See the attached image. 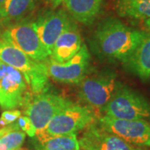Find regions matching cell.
Here are the masks:
<instances>
[{"label":"cell","mask_w":150,"mask_h":150,"mask_svg":"<svg viewBox=\"0 0 150 150\" xmlns=\"http://www.w3.org/2000/svg\"><path fill=\"white\" fill-rule=\"evenodd\" d=\"M100 128L138 147H150V123L143 119H120L106 115L98 118Z\"/></svg>","instance_id":"obj_9"},{"label":"cell","mask_w":150,"mask_h":150,"mask_svg":"<svg viewBox=\"0 0 150 150\" xmlns=\"http://www.w3.org/2000/svg\"><path fill=\"white\" fill-rule=\"evenodd\" d=\"M19 150H27V149H20Z\"/></svg>","instance_id":"obj_25"},{"label":"cell","mask_w":150,"mask_h":150,"mask_svg":"<svg viewBox=\"0 0 150 150\" xmlns=\"http://www.w3.org/2000/svg\"><path fill=\"white\" fill-rule=\"evenodd\" d=\"M45 1L52 8H57L64 2V0H45Z\"/></svg>","instance_id":"obj_23"},{"label":"cell","mask_w":150,"mask_h":150,"mask_svg":"<svg viewBox=\"0 0 150 150\" xmlns=\"http://www.w3.org/2000/svg\"><path fill=\"white\" fill-rule=\"evenodd\" d=\"M22 115L21 111L17 109H10L4 111L0 118V125L2 127H6L9 124L15 123L18 118Z\"/></svg>","instance_id":"obj_21"},{"label":"cell","mask_w":150,"mask_h":150,"mask_svg":"<svg viewBox=\"0 0 150 150\" xmlns=\"http://www.w3.org/2000/svg\"><path fill=\"white\" fill-rule=\"evenodd\" d=\"M72 101L48 90L38 94L33 98H27L23 106L24 113L32 121L38 137L43 132L48 123L54 116L69 106Z\"/></svg>","instance_id":"obj_6"},{"label":"cell","mask_w":150,"mask_h":150,"mask_svg":"<svg viewBox=\"0 0 150 150\" xmlns=\"http://www.w3.org/2000/svg\"><path fill=\"white\" fill-rule=\"evenodd\" d=\"M123 64L141 79H150V33Z\"/></svg>","instance_id":"obj_16"},{"label":"cell","mask_w":150,"mask_h":150,"mask_svg":"<svg viewBox=\"0 0 150 150\" xmlns=\"http://www.w3.org/2000/svg\"><path fill=\"white\" fill-rule=\"evenodd\" d=\"M72 22L64 10L50 11L40 16L35 21L39 38L48 55L55 41Z\"/></svg>","instance_id":"obj_12"},{"label":"cell","mask_w":150,"mask_h":150,"mask_svg":"<svg viewBox=\"0 0 150 150\" xmlns=\"http://www.w3.org/2000/svg\"><path fill=\"white\" fill-rule=\"evenodd\" d=\"M40 143L43 150H81L76 134L49 137Z\"/></svg>","instance_id":"obj_18"},{"label":"cell","mask_w":150,"mask_h":150,"mask_svg":"<svg viewBox=\"0 0 150 150\" xmlns=\"http://www.w3.org/2000/svg\"><path fill=\"white\" fill-rule=\"evenodd\" d=\"M96 118L98 117L91 108L72 103L51 119L37 138L41 142L49 137L76 134L94 123Z\"/></svg>","instance_id":"obj_4"},{"label":"cell","mask_w":150,"mask_h":150,"mask_svg":"<svg viewBox=\"0 0 150 150\" xmlns=\"http://www.w3.org/2000/svg\"><path fill=\"white\" fill-rule=\"evenodd\" d=\"M79 143L83 150H145L103 130L95 123L86 128Z\"/></svg>","instance_id":"obj_11"},{"label":"cell","mask_w":150,"mask_h":150,"mask_svg":"<svg viewBox=\"0 0 150 150\" xmlns=\"http://www.w3.org/2000/svg\"><path fill=\"white\" fill-rule=\"evenodd\" d=\"M1 38L35 61L44 62L49 57L38 34L35 21L22 19L12 23L2 33Z\"/></svg>","instance_id":"obj_7"},{"label":"cell","mask_w":150,"mask_h":150,"mask_svg":"<svg viewBox=\"0 0 150 150\" xmlns=\"http://www.w3.org/2000/svg\"><path fill=\"white\" fill-rule=\"evenodd\" d=\"M149 32L129 27L115 18H108L97 27L92 45L100 57L124 64Z\"/></svg>","instance_id":"obj_1"},{"label":"cell","mask_w":150,"mask_h":150,"mask_svg":"<svg viewBox=\"0 0 150 150\" xmlns=\"http://www.w3.org/2000/svg\"><path fill=\"white\" fill-rule=\"evenodd\" d=\"M6 0H0V15L3 12V9H4V4H5Z\"/></svg>","instance_id":"obj_24"},{"label":"cell","mask_w":150,"mask_h":150,"mask_svg":"<svg viewBox=\"0 0 150 150\" xmlns=\"http://www.w3.org/2000/svg\"><path fill=\"white\" fill-rule=\"evenodd\" d=\"M102 114L120 119L150 121V101L139 92L122 84L103 108Z\"/></svg>","instance_id":"obj_3"},{"label":"cell","mask_w":150,"mask_h":150,"mask_svg":"<svg viewBox=\"0 0 150 150\" xmlns=\"http://www.w3.org/2000/svg\"><path fill=\"white\" fill-rule=\"evenodd\" d=\"M28 88L18 70L0 61V107L10 110L23 106L28 98Z\"/></svg>","instance_id":"obj_10"},{"label":"cell","mask_w":150,"mask_h":150,"mask_svg":"<svg viewBox=\"0 0 150 150\" xmlns=\"http://www.w3.org/2000/svg\"><path fill=\"white\" fill-rule=\"evenodd\" d=\"M16 123L20 130L28 134L29 137H34L36 135L35 128L33 127L32 121L30 120V118H28L27 115H23V116L21 115L18 118Z\"/></svg>","instance_id":"obj_20"},{"label":"cell","mask_w":150,"mask_h":150,"mask_svg":"<svg viewBox=\"0 0 150 150\" xmlns=\"http://www.w3.org/2000/svg\"><path fill=\"white\" fill-rule=\"evenodd\" d=\"M19 129L16 122L12 123V124H9V125H8V126H6V127H4V128H2V129H0V137L3 136V135L5 134V133H7L8 131H9L11 129Z\"/></svg>","instance_id":"obj_22"},{"label":"cell","mask_w":150,"mask_h":150,"mask_svg":"<svg viewBox=\"0 0 150 150\" xmlns=\"http://www.w3.org/2000/svg\"><path fill=\"white\" fill-rule=\"evenodd\" d=\"M37 0H6L0 17L7 23H16L23 19L34 8Z\"/></svg>","instance_id":"obj_17"},{"label":"cell","mask_w":150,"mask_h":150,"mask_svg":"<svg viewBox=\"0 0 150 150\" xmlns=\"http://www.w3.org/2000/svg\"><path fill=\"white\" fill-rule=\"evenodd\" d=\"M90 54L84 43L72 59L59 63L49 58L44 62L48 69V77L65 84H79L88 74Z\"/></svg>","instance_id":"obj_8"},{"label":"cell","mask_w":150,"mask_h":150,"mask_svg":"<svg viewBox=\"0 0 150 150\" xmlns=\"http://www.w3.org/2000/svg\"><path fill=\"white\" fill-rule=\"evenodd\" d=\"M26 138L20 129H13L0 137V150H19Z\"/></svg>","instance_id":"obj_19"},{"label":"cell","mask_w":150,"mask_h":150,"mask_svg":"<svg viewBox=\"0 0 150 150\" xmlns=\"http://www.w3.org/2000/svg\"><path fill=\"white\" fill-rule=\"evenodd\" d=\"M118 15L139 23L150 33V0H118Z\"/></svg>","instance_id":"obj_15"},{"label":"cell","mask_w":150,"mask_h":150,"mask_svg":"<svg viewBox=\"0 0 150 150\" xmlns=\"http://www.w3.org/2000/svg\"><path fill=\"white\" fill-rule=\"evenodd\" d=\"M83 45L79 28L74 23L65 29L55 41L49 58L62 63L72 59Z\"/></svg>","instance_id":"obj_13"},{"label":"cell","mask_w":150,"mask_h":150,"mask_svg":"<svg viewBox=\"0 0 150 150\" xmlns=\"http://www.w3.org/2000/svg\"><path fill=\"white\" fill-rule=\"evenodd\" d=\"M0 61L18 70L33 94L48 90L49 77L45 62L33 60L2 38H0Z\"/></svg>","instance_id":"obj_2"},{"label":"cell","mask_w":150,"mask_h":150,"mask_svg":"<svg viewBox=\"0 0 150 150\" xmlns=\"http://www.w3.org/2000/svg\"><path fill=\"white\" fill-rule=\"evenodd\" d=\"M66 11L74 20L91 25L102 9L103 0H64Z\"/></svg>","instance_id":"obj_14"},{"label":"cell","mask_w":150,"mask_h":150,"mask_svg":"<svg viewBox=\"0 0 150 150\" xmlns=\"http://www.w3.org/2000/svg\"><path fill=\"white\" fill-rule=\"evenodd\" d=\"M122 85L113 72L105 71L86 75L81 81L79 98L93 110L101 116L102 108L112 98L115 92Z\"/></svg>","instance_id":"obj_5"}]
</instances>
